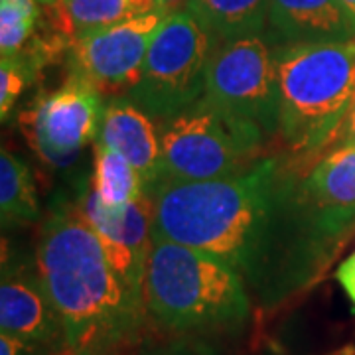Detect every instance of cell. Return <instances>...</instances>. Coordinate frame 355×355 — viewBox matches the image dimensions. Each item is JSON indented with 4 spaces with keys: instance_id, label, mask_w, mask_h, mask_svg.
<instances>
[{
    "instance_id": "obj_1",
    "label": "cell",
    "mask_w": 355,
    "mask_h": 355,
    "mask_svg": "<svg viewBox=\"0 0 355 355\" xmlns=\"http://www.w3.org/2000/svg\"><path fill=\"white\" fill-rule=\"evenodd\" d=\"M146 193L154 235L216 257L265 304L302 291L340 249L320 225L294 158H261L205 182L160 180Z\"/></svg>"
},
{
    "instance_id": "obj_2",
    "label": "cell",
    "mask_w": 355,
    "mask_h": 355,
    "mask_svg": "<svg viewBox=\"0 0 355 355\" xmlns=\"http://www.w3.org/2000/svg\"><path fill=\"white\" fill-rule=\"evenodd\" d=\"M36 268L71 355H113L139 338L146 304L109 263L79 209L60 207L40 231Z\"/></svg>"
},
{
    "instance_id": "obj_3",
    "label": "cell",
    "mask_w": 355,
    "mask_h": 355,
    "mask_svg": "<svg viewBox=\"0 0 355 355\" xmlns=\"http://www.w3.org/2000/svg\"><path fill=\"white\" fill-rule=\"evenodd\" d=\"M275 55L280 137L292 158H320L355 107V38L286 44Z\"/></svg>"
},
{
    "instance_id": "obj_4",
    "label": "cell",
    "mask_w": 355,
    "mask_h": 355,
    "mask_svg": "<svg viewBox=\"0 0 355 355\" xmlns=\"http://www.w3.org/2000/svg\"><path fill=\"white\" fill-rule=\"evenodd\" d=\"M144 304L156 324L178 334L239 326L251 314L247 284L231 266L154 233Z\"/></svg>"
},
{
    "instance_id": "obj_5",
    "label": "cell",
    "mask_w": 355,
    "mask_h": 355,
    "mask_svg": "<svg viewBox=\"0 0 355 355\" xmlns=\"http://www.w3.org/2000/svg\"><path fill=\"white\" fill-rule=\"evenodd\" d=\"M160 180L205 182L233 176L257 162L266 135L249 121L200 97L170 119L158 121ZM158 180V182H160Z\"/></svg>"
},
{
    "instance_id": "obj_6",
    "label": "cell",
    "mask_w": 355,
    "mask_h": 355,
    "mask_svg": "<svg viewBox=\"0 0 355 355\" xmlns=\"http://www.w3.org/2000/svg\"><path fill=\"white\" fill-rule=\"evenodd\" d=\"M217 40L188 10L168 14L148 46L127 97L156 121L174 116L203 95Z\"/></svg>"
},
{
    "instance_id": "obj_7",
    "label": "cell",
    "mask_w": 355,
    "mask_h": 355,
    "mask_svg": "<svg viewBox=\"0 0 355 355\" xmlns=\"http://www.w3.org/2000/svg\"><path fill=\"white\" fill-rule=\"evenodd\" d=\"M202 97L272 137L279 132L275 50L261 36L219 42L205 69Z\"/></svg>"
},
{
    "instance_id": "obj_8",
    "label": "cell",
    "mask_w": 355,
    "mask_h": 355,
    "mask_svg": "<svg viewBox=\"0 0 355 355\" xmlns=\"http://www.w3.org/2000/svg\"><path fill=\"white\" fill-rule=\"evenodd\" d=\"M103 111L101 91L71 71L60 87L42 95L22 114V130L46 164L69 168L89 142L97 139Z\"/></svg>"
},
{
    "instance_id": "obj_9",
    "label": "cell",
    "mask_w": 355,
    "mask_h": 355,
    "mask_svg": "<svg viewBox=\"0 0 355 355\" xmlns=\"http://www.w3.org/2000/svg\"><path fill=\"white\" fill-rule=\"evenodd\" d=\"M168 16L162 10L137 16L69 40L71 71L85 77L103 95H127L137 83L148 46Z\"/></svg>"
},
{
    "instance_id": "obj_10",
    "label": "cell",
    "mask_w": 355,
    "mask_h": 355,
    "mask_svg": "<svg viewBox=\"0 0 355 355\" xmlns=\"http://www.w3.org/2000/svg\"><path fill=\"white\" fill-rule=\"evenodd\" d=\"M77 209L97 233L114 270L140 294H144V275L153 245V200L142 196L125 205H107L89 184L79 193Z\"/></svg>"
},
{
    "instance_id": "obj_11",
    "label": "cell",
    "mask_w": 355,
    "mask_h": 355,
    "mask_svg": "<svg viewBox=\"0 0 355 355\" xmlns=\"http://www.w3.org/2000/svg\"><path fill=\"white\" fill-rule=\"evenodd\" d=\"M0 330L44 349H65L64 328L40 280L36 263L4 259Z\"/></svg>"
},
{
    "instance_id": "obj_12",
    "label": "cell",
    "mask_w": 355,
    "mask_h": 355,
    "mask_svg": "<svg viewBox=\"0 0 355 355\" xmlns=\"http://www.w3.org/2000/svg\"><path fill=\"white\" fill-rule=\"evenodd\" d=\"M304 188L326 235L338 247L355 229V146H336L304 172Z\"/></svg>"
},
{
    "instance_id": "obj_13",
    "label": "cell",
    "mask_w": 355,
    "mask_h": 355,
    "mask_svg": "<svg viewBox=\"0 0 355 355\" xmlns=\"http://www.w3.org/2000/svg\"><path fill=\"white\" fill-rule=\"evenodd\" d=\"M95 144L123 154L144 178L146 191L160 180L162 144L158 125L127 95H114L105 103Z\"/></svg>"
},
{
    "instance_id": "obj_14",
    "label": "cell",
    "mask_w": 355,
    "mask_h": 355,
    "mask_svg": "<svg viewBox=\"0 0 355 355\" xmlns=\"http://www.w3.org/2000/svg\"><path fill=\"white\" fill-rule=\"evenodd\" d=\"M268 28L280 46L355 38V26L340 0H270Z\"/></svg>"
},
{
    "instance_id": "obj_15",
    "label": "cell",
    "mask_w": 355,
    "mask_h": 355,
    "mask_svg": "<svg viewBox=\"0 0 355 355\" xmlns=\"http://www.w3.org/2000/svg\"><path fill=\"white\" fill-rule=\"evenodd\" d=\"M270 0H186L184 10L219 42L261 36L268 26Z\"/></svg>"
},
{
    "instance_id": "obj_16",
    "label": "cell",
    "mask_w": 355,
    "mask_h": 355,
    "mask_svg": "<svg viewBox=\"0 0 355 355\" xmlns=\"http://www.w3.org/2000/svg\"><path fill=\"white\" fill-rule=\"evenodd\" d=\"M53 26L65 40L160 10L156 0H58L50 6Z\"/></svg>"
},
{
    "instance_id": "obj_17",
    "label": "cell",
    "mask_w": 355,
    "mask_h": 355,
    "mask_svg": "<svg viewBox=\"0 0 355 355\" xmlns=\"http://www.w3.org/2000/svg\"><path fill=\"white\" fill-rule=\"evenodd\" d=\"M40 217L36 184L30 166L10 150L0 153V219L2 227L34 223Z\"/></svg>"
},
{
    "instance_id": "obj_18",
    "label": "cell",
    "mask_w": 355,
    "mask_h": 355,
    "mask_svg": "<svg viewBox=\"0 0 355 355\" xmlns=\"http://www.w3.org/2000/svg\"><path fill=\"white\" fill-rule=\"evenodd\" d=\"M91 186L107 205H125L146 196L144 178L123 154L95 144Z\"/></svg>"
},
{
    "instance_id": "obj_19",
    "label": "cell",
    "mask_w": 355,
    "mask_h": 355,
    "mask_svg": "<svg viewBox=\"0 0 355 355\" xmlns=\"http://www.w3.org/2000/svg\"><path fill=\"white\" fill-rule=\"evenodd\" d=\"M40 10L36 0H0V53L2 60H26L38 69L40 62L30 46L36 36Z\"/></svg>"
},
{
    "instance_id": "obj_20",
    "label": "cell",
    "mask_w": 355,
    "mask_h": 355,
    "mask_svg": "<svg viewBox=\"0 0 355 355\" xmlns=\"http://www.w3.org/2000/svg\"><path fill=\"white\" fill-rule=\"evenodd\" d=\"M36 67L24 60H2L0 62V116L6 123L12 114L26 85L34 79Z\"/></svg>"
},
{
    "instance_id": "obj_21",
    "label": "cell",
    "mask_w": 355,
    "mask_h": 355,
    "mask_svg": "<svg viewBox=\"0 0 355 355\" xmlns=\"http://www.w3.org/2000/svg\"><path fill=\"white\" fill-rule=\"evenodd\" d=\"M140 355H217L209 345L191 334H184L176 340L158 343L148 349H144Z\"/></svg>"
},
{
    "instance_id": "obj_22",
    "label": "cell",
    "mask_w": 355,
    "mask_h": 355,
    "mask_svg": "<svg viewBox=\"0 0 355 355\" xmlns=\"http://www.w3.org/2000/svg\"><path fill=\"white\" fill-rule=\"evenodd\" d=\"M0 355H42V349L20 338L0 334Z\"/></svg>"
},
{
    "instance_id": "obj_23",
    "label": "cell",
    "mask_w": 355,
    "mask_h": 355,
    "mask_svg": "<svg viewBox=\"0 0 355 355\" xmlns=\"http://www.w3.org/2000/svg\"><path fill=\"white\" fill-rule=\"evenodd\" d=\"M336 279L342 284V288L355 308V251L340 265L338 272H336Z\"/></svg>"
},
{
    "instance_id": "obj_24",
    "label": "cell",
    "mask_w": 355,
    "mask_h": 355,
    "mask_svg": "<svg viewBox=\"0 0 355 355\" xmlns=\"http://www.w3.org/2000/svg\"><path fill=\"white\" fill-rule=\"evenodd\" d=\"M347 144V146H355V107L354 111L349 113L347 121L343 123L342 132H340V139H338V146Z\"/></svg>"
},
{
    "instance_id": "obj_25",
    "label": "cell",
    "mask_w": 355,
    "mask_h": 355,
    "mask_svg": "<svg viewBox=\"0 0 355 355\" xmlns=\"http://www.w3.org/2000/svg\"><path fill=\"white\" fill-rule=\"evenodd\" d=\"M156 2H158V8L166 14L178 12V10H182L184 4H186V0H156Z\"/></svg>"
},
{
    "instance_id": "obj_26",
    "label": "cell",
    "mask_w": 355,
    "mask_h": 355,
    "mask_svg": "<svg viewBox=\"0 0 355 355\" xmlns=\"http://www.w3.org/2000/svg\"><path fill=\"white\" fill-rule=\"evenodd\" d=\"M342 2V6L345 8V12H347V16L352 18V22H354L355 26V0H340Z\"/></svg>"
},
{
    "instance_id": "obj_27",
    "label": "cell",
    "mask_w": 355,
    "mask_h": 355,
    "mask_svg": "<svg viewBox=\"0 0 355 355\" xmlns=\"http://www.w3.org/2000/svg\"><path fill=\"white\" fill-rule=\"evenodd\" d=\"M38 4H46V6H51V4H55L58 0H36Z\"/></svg>"
},
{
    "instance_id": "obj_28",
    "label": "cell",
    "mask_w": 355,
    "mask_h": 355,
    "mask_svg": "<svg viewBox=\"0 0 355 355\" xmlns=\"http://www.w3.org/2000/svg\"><path fill=\"white\" fill-rule=\"evenodd\" d=\"M67 355H71V354H67Z\"/></svg>"
}]
</instances>
